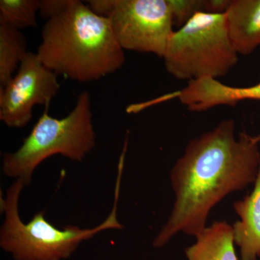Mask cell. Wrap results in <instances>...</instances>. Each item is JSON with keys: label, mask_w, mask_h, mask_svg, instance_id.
Segmentation results:
<instances>
[{"label": "cell", "mask_w": 260, "mask_h": 260, "mask_svg": "<svg viewBox=\"0 0 260 260\" xmlns=\"http://www.w3.org/2000/svg\"><path fill=\"white\" fill-rule=\"evenodd\" d=\"M39 0H1L0 23L21 29L37 26V14L39 12Z\"/></svg>", "instance_id": "obj_13"}, {"label": "cell", "mask_w": 260, "mask_h": 260, "mask_svg": "<svg viewBox=\"0 0 260 260\" xmlns=\"http://www.w3.org/2000/svg\"><path fill=\"white\" fill-rule=\"evenodd\" d=\"M225 15L228 34L238 54L254 52L260 46V0H232Z\"/></svg>", "instance_id": "obj_10"}, {"label": "cell", "mask_w": 260, "mask_h": 260, "mask_svg": "<svg viewBox=\"0 0 260 260\" xmlns=\"http://www.w3.org/2000/svg\"><path fill=\"white\" fill-rule=\"evenodd\" d=\"M69 3L70 0H42L39 13L42 18L49 20L64 11Z\"/></svg>", "instance_id": "obj_15"}, {"label": "cell", "mask_w": 260, "mask_h": 260, "mask_svg": "<svg viewBox=\"0 0 260 260\" xmlns=\"http://www.w3.org/2000/svg\"><path fill=\"white\" fill-rule=\"evenodd\" d=\"M255 140L256 141L258 142V143H259L260 142V136H256L255 137Z\"/></svg>", "instance_id": "obj_17"}, {"label": "cell", "mask_w": 260, "mask_h": 260, "mask_svg": "<svg viewBox=\"0 0 260 260\" xmlns=\"http://www.w3.org/2000/svg\"><path fill=\"white\" fill-rule=\"evenodd\" d=\"M235 246L232 225L215 222L186 248L184 260H240Z\"/></svg>", "instance_id": "obj_11"}, {"label": "cell", "mask_w": 260, "mask_h": 260, "mask_svg": "<svg viewBox=\"0 0 260 260\" xmlns=\"http://www.w3.org/2000/svg\"><path fill=\"white\" fill-rule=\"evenodd\" d=\"M37 54L56 75L80 83L102 79L125 62L109 20L79 0H70L64 11L47 20Z\"/></svg>", "instance_id": "obj_2"}, {"label": "cell", "mask_w": 260, "mask_h": 260, "mask_svg": "<svg viewBox=\"0 0 260 260\" xmlns=\"http://www.w3.org/2000/svg\"><path fill=\"white\" fill-rule=\"evenodd\" d=\"M254 184L250 194L234 204L239 220L232 225L233 234L240 260L260 258V168Z\"/></svg>", "instance_id": "obj_9"}, {"label": "cell", "mask_w": 260, "mask_h": 260, "mask_svg": "<svg viewBox=\"0 0 260 260\" xmlns=\"http://www.w3.org/2000/svg\"><path fill=\"white\" fill-rule=\"evenodd\" d=\"M232 0H204V13L211 14H224Z\"/></svg>", "instance_id": "obj_16"}, {"label": "cell", "mask_w": 260, "mask_h": 260, "mask_svg": "<svg viewBox=\"0 0 260 260\" xmlns=\"http://www.w3.org/2000/svg\"><path fill=\"white\" fill-rule=\"evenodd\" d=\"M228 34L225 15L198 12L169 38L162 56L176 79L218 80L237 64L239 57Z\"/></svg>", "instance_id": "obj_5"}, {"label": "cell", "mask_w": 260, "mask_h": 260, "mask_svg": "<svg viewBox=\"0 0 260 260\" xmlns=\"http://www.w3.org/2000/svg\"><path fill=\"white\" fill-rule=\"evenodd\" d=\"M175 98L191 112H205L218 106L235 107L244 100H260L259 83L249 87H233L213 78L188 82Z\"/></svg>", "instance_id": "obj_8"}, {"label": "cell", "mask_w": 260, "mask_h": 260, "mask_svg": "<svg viewBox=\"0 0 260 260\" xmlns=\"http://www.w3.org/2000/svg\"><path fill=\"white\" fill-rule=\"evenodd\" d=\"M121 179V176L118 175L112 212L105 221L90 229L75 225L58 229L46 219L44 211L36 214L28 223H23L19 215L18 202L25 185L18 179L7 191L5 199L1 198V209L5 218L0 230V246L17 260L68 259L80 243L98 233L122 229L116 217Z\"/></svg>", "instance_id": "obj_3"}, {"label": "cell", "mask_w": 260, "mask_h": 260, "mask_svg": "<svg viewBox=\"0 0 260 260\" xmlns=\"http://www.w3.org/2000/svg\"><path fill=\"white\" fill-rule=\"evenodd\" d=\"M45 109L23 144L14 153L5 154L3 170L5 175L28 185L32 174L49 157L61 155L80 162L95 146L91 99L88 92L79 94L76 105L61 119L48 114Z\"/></svg>", "instance_id": "obj_4"}, {"label": "cell", "mask_w": 260, "mask_h": 260, "mask_svg": "<svg viewBox=\"0 0 260 260\" xmlns=\"http://www.w3.org/2000/svg\"><path fill=\"white\" fill-rule=\"evenodd\" d=\"M174 25L180 28L198 12H204V0H167Z\"/></svg>", "instance_id": "obj_14"}, {"label": "cell", "mask_w": 260, "mask_h": 260, "mask_svg": "<svg viewBox=\"0 0 260 260\" xmlns=\"http://www.w3.org/2000/svg\"><path fill=\"white\" fill-rule=\"evenodd\" d=\"M57 78L55 73L43 64L37 53L28 52L16 75L0 90V120L9 127L26 126L35 106L49 109L60 88Z\"/></svg>", "instance_id": "obj_7"}, {"label": "cell", "mask_w": 260, "mask_h": 260, "mask_svg": "<svg viewBox=\"0 0 260 260\" xmlns=\"http://www.w3.org/2000/svg\"><path fill=\"white\" fill-rule=\"evenodd\" d=\"M88 6L109 20L123 50L162 58L174 26L167 0H92Z\"/></svg>", "instance_id": "obj_6"}, {"label": "cell", "mask_w": 260, "mask_h": 260, "mask_svg": "<svg viewBox=\"0 0 260 260\" xmlns=\"http://www.w3.org/2000/svg\"><path fill=\"white\" fill-rule=\"evenodd\" d=\"M26 39L20 30L0 23V86L13 79V73L28 54Z\"/></svg>", "instance_id": "obj_12"}, {"label": "cell", "mask_w": 260, "mask_h": 260, "mask_svg": "<svg viewBox=\"0 0 260 260\" xmlns=\"http://www.w3.org/2000/svg\"><path fill=\"white\" fill-rule=\"evenodd\" d=\"M226 119L190 140L170 173L175 196L170 216L153 241L161 248L179 233L197 237L206 229L208 215L234 191L255 182L260 168L259 143Z\"/></svg>", "instance_id": "obj_1"}]
</instances>
